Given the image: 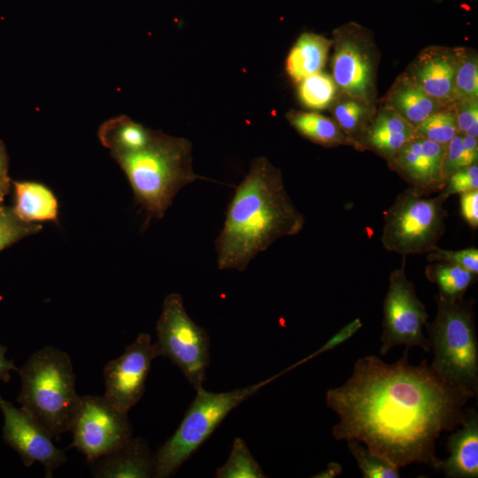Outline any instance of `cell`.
Segmentation results:
<instances>
[{
  "label": "cell",
  "instance_id": "1",
  "mask_svg": "<svg viewBox=\"0 0 478 478\" xmlns=\"http://www.w3.org/2000/svg\"><path fill=\"white\" fill-rule=\"evenodd\" d=\"M408 349L392 364L358 358L350 378L328 390L327 405L339 417L332 436L361 441L398 468L433 466L436 439L465 422L464 406L476 396L447 382L427 359L411 365Z\"/></svg>",
  "mask_w": 478,
  "mask_h": 478
},
{
  "label": "cell",
  "instance_id": "2",
  "mask_svg": "<svg viewBox=\"0 0 478 478\" xmlns=\"http://www.w3.org/2000/svg\"><path fill=\"white\" fill-rule=\"evenodd\" d=\"M305 223L287 193L281 171L265 157L255 158L235 189L216 239L218 267L245 270L258 253L280 237L298 234Z\"/></svg>",
  "mask_w": 478,
  "mask_h": 478
},
{
  "label": "cell",
  "instance_id": "3",
  "mask_svg": "<svg viewBox=\"0 0 478 478\" xmlns=\"http://www.w3.org/2000/svg\"><path fill=\"white\" fill-rule=\"evenodd\" d=\"M191 143L153 130L142 147L111 154L125 173L134 197L148 219H161L177 193L197 179L192 166Z\"/></svg>",
  "mask_w": 478,
  "mask_h": 478
},
{
  "label": "cell",
  "instance_id": "4",
  "mask_svg": "<svg viewBox=\"0 0 478 478\" xmlns=\"http://www.w3.org/2000/svg\"><path fill=\"white\" fill-rule=\"evenodd\" d=\"M20 408L38 420L54 437L70 431L81 396L68 353L45 346L33 353L18 369Z\"/></svg>",
  "mask_w": 478,
  "mask_h": 478
},
{
  "label": "cell",
  "instance_id": "5",
  "mask_svg": "<svg viewBox=\"0 0 478 478\" xmlns=\"http://www.w3.org/2000/svg\"><path fill=\"white\" fill-rule=\"evenodd\" d=\"M437 312L428 325L432 367L450 384L475 396L478 391V342L473 305L463 298L436 297Z\"/></svg>",
  "mask_w": 478,
  "mask_h": 478
},
{
  "label": "cell",
  "instance_id": "6",
  "mask_svg": "<svg viewBox=\"0 0 478 478\" xmlns=\"http://www.w3.org/2000/svg\"><path fill=\"white\" fill-rule=\"evenodd\" d=\"M278 376L227 392L197 389L177 429L153 454L154 477L175 474L233 409Z\"/></svg>",
  "mask_w": 478,
  "mask_h": 478
},
{
  "label": "cell",
  "instance_id": "7",
  "mask_svg": "<svg viewBox=\"0 0 478 478\" xmlns=\"http://www.w3.org/2000/svg\"><path fill=\"white\" fill-rule=\"evenodd\" d=\"M415 189L398 195L384 212L382 243L385 249L403 255L423 254L438 248L447 215L443 192L435 197Z\"/></svg>",
  "mask_w": 478,
  "mask_h": 478
},
{
  "label": "cell",
  "instance_id": "8",
  "mask_svg": "<svg viewBox=\"0 0 478 478\" xmlns=\"http://www.w3.org/2000/svg\"><path fill=\"white\" fill-rule=\"evenodd\" d=\"M156 332L157 356L169 358L196 390L203 388L210 362L209 336L188 315L178 293L165 297Z\"/></svg>",
  "mask_w": 478,
  "mask_h": 478
},
{
  "label": "cell",
  "instance_id": "9",
  "mask_svg": "<svg viewBox=\"0 0 478 478\" xmlns=\"http://www.w3.org/2000/svg\"><path fill=\"white\" fill-rule=\"evenodd\" d=\"M70 432L71 447L92 463L132 438L127 412L113 405L104 396H81Z\"/></svg>",
  "mask_w": 478,
  "mask_h": 478
},
{
  "label": "cell",
  "instance_id": "10",
  "mask_svg": "<svg viewBox=\"0 0 478 478\" xmlns=\"http://www.w3.org/2000/svg\"><path fill=\"white\" fill-rule=\"evenodd\" d=\"M428 314L418 298L414 285L405 275V261L391 272L389 289L383 304V321L380 352L386 355L397 345L418 346L429 351L428 340L423 334Z\"/></svg>",
  "mask_w": 478,
  "mask_h": 478
},
{
  "label": "cell",
  "instance_id": "11",
  "mask_svg": "<svg viewBox=\"0 0 478 478\" xmlns=\"http://www.w3.org/2000/svg\"><path fill=\"white\" fill-rule=\"evenodd\" d=\"M149 334L141 333L117 358L104 367V397L127 412L143 397L152 360L157 358Z\"/></svg>",
  "mask_w": 478,
  "mask_h": 478
},
{
  "label": "cell",
  "instance_id": "12",
  "mask_svg": "<svg viewBox=\"0 0 478 478\" xmlns=\"http://www.w3.org/2000/svg\"><path fill=\"white\" fill-rule=\"evenodd\" d=\"M0 410L4 416V441L19 455L24 466L39 462L45 477L51 478L54 470L66 461L64 451L53 443V436L27 412L15 407L1 395Z\"/></svg>",
  "mask_w": 478,
  "mask_h": 478
},
{
  "label": "cell",
  "instance_id": "13",
  "mask_svg": "<svg viewBox=\"0 0 478 478\" xmlns=\"http://www.w3.org/2000/svg\"><path fill=\"white\" fill-rule=\"evenodd\" d=\"M444 153L445 146L416 135L389 163L412 188L428 195L443 190L446 184L443 173Z\"/></svg>",
  "mask_w": 478,
  "mask_h": 478
},
{
  "label": "cell",
  "instance_id": "14",
  "mask_svg": "<svg viewBox=\"0 0 478 478\" xmlns=\"http://www.w3.org/2000/svg\"><path fill=\"white\" fill-rule=\"evenodd\" d=\"M462 52L444 48H429L415 61L411 77L431 97L441 104L454 103L455 74Z\"/></svg>",
  "mask_w": 478,
  "mask_h": 478
},
{
  "label": "cell",
  "instance_id": "15",
  "mask_svg": "<svg viewBox=\"0 0 478 478\" xmlns=\"http://www.w3.org/2000/svg\"><path fill=\"white\" fill-rule=\"evenodd\" d=\"M333 77L335 84L351 97L368 100L373 89L372 65L368 54L354 39L342 37L337 40Z\"/></svg>",
  "mask_w": 478,
  "mask_h": 478
},
{
  "label": "cell",
  "instance_id": "16",
  "mask_svg": "<svg viewBox=\"0 0 478 478\" xmlns=\"http://www.w3.org/2000/svg\"><path fill=\"white\" fill-rule=\"evenodd\" d=\"M92 463V474L96 478L154 477L153 454L141 437L130 438Z\"/></svg>",
  "mask_w": 478,
  "mask_h": 478
},
{
  "label": "cell",
  "instance_id": "17",
  "mask_svg": "<svg viewBox=\"0 0 478 478\" xmlns=\"http://www.w3.org/2000/svg\"><path fill=\"white\" fill-rule=\"evenodd\" d=\"M461 428L448 439L450 456L437 459L433 467L451 478L478 477V415L474 409L466 410Z\"/></svg>",
  "mask_w": 478,
  "mask_h": 478
},
{
  "label": "cell",
  "instance_id": "18",
  "mask_svg": "<svg viewBox=\"0 0 478 478\" xmlns=\"http://www.w3.org/2000/svg\"><path fill=\"white\" fill-rule=\"evenodd\" d=\"M416 136L415 129L395 111L387 107L364 133L366 146L385 157L389 162L403 146Z\"/></svg>",
  "mask_w": 478,
  "mask_h": 478
},
{
  "label": "cell",
  "instance_id": "19",
  "mask_svg": "<svg viewBox=\"0 0 478 478\" xmlns=\"http://www.w3.org/2000/svg\"><path fill=\"white\" fill-rule=\"evenodd\" d=\"M12 210L19 219L28 223L58 220V202L49 188L35 181H12Z\"/></svg>",
  "mask_w": 478,
  "mask_h": 478
},
{
  "label": "cell",
  "instance_id": "20",
  "mask_svg": "<svg viewBox=\"0 0 478 478\" xmlns=\"http://www.w3.org/2000/svg\"><path fill=\"white\" fill-rule=\"evenodd\" d=\"M442 105L428 96L412 77H404L392 89L387 107L415 127L425 119L439 112Z\"/></svg>",
  "mask_w": 478,
  "mask_h": 478
},
{
  "label": "cell",
  "instance_id": "21",
  "mask_svg": "<svg viewBox=\"0 0 478 478\" xmlns=\"http://www.w3.org/2000/svg\"><path fill=\"white\" fill-rule=\"evenodd\" d=\"M332 42L312 33L302 34L289 52L286 71L297 82L320 72Z\"/></svg>",
  "mask_w": 478,
  "mask_h": 478
},
{
  "label": "cell",
  "instance_id": "22",
  "mask_svg": "<svg viewBox=\"0 0 478 478\" xmlns=\"http://www.w3.org/2000/svg\"><path fill=\"white\" fill-rule=\"evenodd\" d=\"M153 130L145 127L125 115L104 121L98 129L101 143L110 154L126 152L143 146L150 138Z\"/></svg>",
  "mask_w": 478,
  "mask_h": 478
},
{
  "label": "cell",
  "instance_id": "23",
  "mask_svg": "<svg viewBox=\"0 0 478 478\" xmlns=\"http://www.w3.org/2000/svg\"><path fill=\"white\" fill-rule=\"evenodd\" d=\"M291 126L304 137L324 146L358 143L346 135L331 119L317 112H291L287 115Z\"/></svg>",
  "mask_w": 478,
  "mask_h": 478
},
{
  "label": "cell",
  "instance_id": "24",
  "mask_svg": "<svg viewBox=\"0 0 478 478\" xmlns=\"http://www.w3.org/2000/svg\"><path fill=\"white\" fill-rule=\"evenodd\" d=\"M426 275L438 286L439 296L449 300L463 298L475 276L463 267L446 262L428 266Z\"/></svg>",
  "mask_w": 478,
  "mask_h": 478
},
{
  "label": "cell",
  "instance_id": "25",
  "mask_svg": "<svg viewBox=\"0 0 478 478\" xmlns=\"http://www.w3.org/2000/svg\"><path fill=\"white\" fill-rule=\"evenodd\" d=\"M217 478H265L266 475L246 443L236 437L226 463L216 471Z\"/></svg>",
  "mask_w": 478,
  "mask_h": 478
},
{
  "label": "cell",
  "instance_id": "26",
  "mask_svg": "<svg viewBox=\"0 0 478 478\" xmlns=\"http://www.w3.org/2000/svg\"><path fill=\"white\" fill-rule=\"evenodd\" d=\"M477 137L458 134L445 146L443 173L445 181L453 173L477 164Z\"/></svg>",
  "mask_w": 478,
  "mask_h": 478
},
{
  "label": "cell",
  "instance_id": "27",
  "mask_svg": "<svg viewBox=\"0 0 478 478\" xmlns=\"http://www.w3.org/2000/svg\"><path fill=\"white\" fill-rule=\"evenodd\" d=\"M335 91L336 84L333 78L320 72L299 81V99L310 109L327 108L333 101Z\"/></svg>",
  "mask_w": 478,
  "mask_h": 478
},
{
  "label": "cell",
  "instance_id": "28",
  "mask_svg": "<svg viewBox=\"0 0 478 478\" xmlns=\"http://www.w3.org/2000/svg\"><path fill=\"white\" fill-rule=\"evenodd\" d=\"M417 136L430 140L443 146L459 133L456 111L444 110L433 113L415 127Z\"/></svg>",
  "mask_w": 478,
  "mask_h": 478
},
{
  "label": "cell",
  "instance_id": "29",
  "mask_svg": "<svg viewBox=\"0 0 478 478\" xmlns=\"http://www.w3.org/2000/svg\"><path fill=\"white\" fill-rule=\"evenodd\" d=\"M348 447L365 478H398L399 468L386 459L370 451L357 440L348 441Z\"/></svg>",
  "mask_w": 478,
  "mask_h": 478
},
{
  "label": "cell",
  "instance_id": "30",
  "mask_svg": "<svg viewBox=\"0 0 478 478\" xmlns=\"http://www.w3.org/2000/svg\"><path fill=\"white\" fill-rule=\"evenodd\" d=\"M478 66L474 56H466L462 52L455 74L453 97L454 102L477 100Z\"/></svg>",
  "mask_w": 478,
  "mask_h": 478
},
{
  "label": "cell",
  "instance_id": "31",
  "mask_svg": "<svg viewBox=\"0 0 478 478\" xmlns=\"http://www.w3.org/2000/svg\"><path fill=\"white\" fill-rule=\"evenodd\" d=\"M42 226L21 220L12 208L0 205V251L31 235L39 233Z\"/></svg>",
  "mask_w": 478,
  "mask_h": 478
},
{
  "label": "cell",
  "instance_id": "32",
  "mask_svg": "<svg viewBox=\"0 0 478 478\" xmlns=\"http://www.w3.org/2000/svg\"><path fill=\"white\" fill-rule=\"evenodd\" d=\"M366 111L361 101L353 98L337 104L334 115L337 125L349 136L356 135L362 128Z\"/></svg>",
  "mask_w": 478,
  "mask_h": 478
},
{
  "label": "cell",
  "instance_id": "33",
  "mask_svg": "<svg viewBox=\"0 0 478 478\" xmlns=\"http://www.w3.org/2000/svg\"><path fill=\"white\" fill-rule=\"evenodd\" d=\"M429 261L446 262L463 267L477 275L478 274V250L476 248L460 251L442 250L439 247L428 253Z\"/></svg>",
  "mask_w": 478,
  "mask_h": 478
},
{
  "label": "cell",
  "instance_id": "34",
  "mask_svg": "<svg viewBox=\"0 0 478 478\" xmlns=\"http://www.w3.org/2000/svg\"><path fill=\"white\" fill-rule=\"evenodd\" d=\"M477 189L478 166L474 164L450 175L442 192L449 197L452 194H462Z\"/></svg>",
  "mask_w": 478,
  "mask_h": 478
},
{
  "label": "cell",
  "instance_id": "35",
  "mask_svg": "<svg viewBox=\"0 0 478 478\" xmlns=\"http://www.w3.org/2000/svg\"><path fill=\"white\" fill-rule=\"evenodd\" d=\"M456 111L459 133L474 137L478 135V104L477 100L458 103Z\"/></svg>",
  "mask_w": 478,
  "mask_h": 478
},
{
  "label": "cell",
  "instance_id": "36",
  "mask_svg": "<svg viewBox=\"0 0 478 478\" xmlns=\"http://www.w3.org/2000/svg\"><path fill=\"white\" fill-rule=\"evenodd\" d=\"M362 327L361 320L357 318L346 326H344L341 330H339L336 334H335L331 338H329L320 349H318L316 351H314L312 354L309 355L308 357L303 358L299 362L292 365L291 366L288 367L286 370L281 372V374L284 373L289 371L290 369H293L299 365L309 361L310 359L313 358L314 357L320 355L326 351H328L330 350H333L335 347L342 344L348 339H350L360 328Z\"/></svg>",
  "mask_w": 478,
  "mask_h": 478
},
{
  "label": "cell",
  "instance_id": "37",
  "mask_svg": "<svg viewBox=\"0 0 478 478\" xmlns=\"http://www.w3.org/2000/svg\"><path fill=\"white\" fill-rule=\"evenodd\" d=\"M460 212L471 227H478V189L460 194Z\"/></svg>",
  "mask_w": 478,
  "mask_h": 478
},
{
  "label": "cell",
  "instance_id": "38",
  "mask_svg": "<svg viewBox=\"0 0 478 478\" xmlns=\"http://www.w3.org/2000/svg\"><path fill=\"white\" fill-rule=\"evenodd\" d=\"M9 159L4 143L0 140V204L9 193L12 180L8 173Z\"/></svg>",
  "mask_w": 478,
  "mask_h": 478
},
{
  "label": "cell",
  "instance_id": "39",
  "mask_svg": "<svg viewBox=\"0 0 478 478\" xmlns=\"http://www.w3.org/2000/svg\"><path fill=\"white\" fill-rule=\"evenodd\" d=\"M6 351L7 347L0 343V381L4 382H8L10 381L11 371L18 372L19 369L15 366L13 360L5 358Z\"/></svg>",
  "mask_w": 478,
  "mask_h": 478
},
{
  "label": "cell",
  "instance_id": "40",
  "mask_svg": "<svg viewBox=\"0 0 478 478\" xmlns=\"http://www.w3.org/2000/svg\"><path fill=\"white\" fill-rule=\"evenodd\" d=\"M341 473H342V466L335 462H331L327 466V467L323 471L317 474L313 477L333 478L340 474Z\"/></svg>",
  "mask_w": 478,
  "mask_h": 478
}]
</instances>
